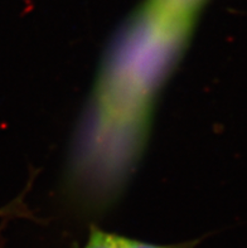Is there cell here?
<instances>
[{"mask_svg": "<svg viewBox=\"0 0 247 248\" xmlns=\"http://www.w3.org/2000/svg\"><path fill=\"white\" fill-rule=\"evenodd\" d=\"M198 241L175 243V245H157L119 234L106 232L96 226L90 227L87 241L81 248H196Z\"/></svg>", "mask_w": 247, "mask_h": 248, "instance_id": "1", "label": "cell"}]
</instances>
